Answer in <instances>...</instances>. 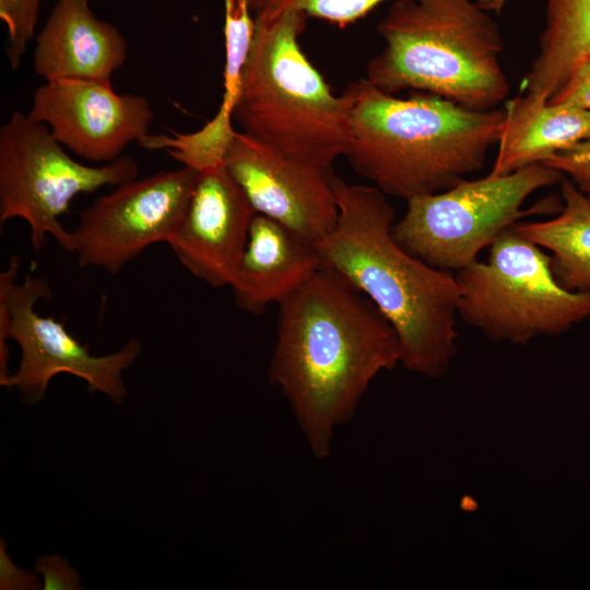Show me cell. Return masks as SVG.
I'll use <instances>...</instances> for the list:
<instances>
[{
    "instance_id": "1",
    "label": "cell",
    "mask_w": 590,
    "mask_h": 590,
    "mask_svg": "<svg viewBox=\"0 0 590 590\" xmlns=\"http://www.w3.org/2000/svg\"><path fill=\"white\" fill-rule=\"evenodd\" d=\"M271 381L287 399L312 455H330L371 380L400 363L397 333L350 282L321 267L279 304Z\"/></svg>"
},
{
    "instance_id": "2",
    "label": "cell",
    "mask_w": 590,
    "mask_h": 590,
    "mask_svg": "<svg viewBox=\"0 0 590 590\" xmlns=\"http://www.w3.org/2000/svg\"><path fill=\"white\" fill-rule=\"evenodd\" d=\"M338 221L316 249L329 268L364 294L394 329L400 363L437 378L457 352L460 290L449 271L406 251L394 238L396 212L375 186L334 176Z\"/></svg>"
},
{
    "instance_id": "3",
    "label": "cell",
    "mask_w": 590,
    "mask_h": 590,
    "mask_svg": "<svg viewBox=\"0 0 590 590\" xmlns=\"http://www.w3.org/2000/svg\"><path fill=\"white\" fill-rule=\"evenodd\" d=\"M351 85L344 156L386 196L409 201L445 191L482 169L499 140L503 109H471L425 93L401 98L365 79Z\"/></svg>"
},
{
    "instance_id": "4",
    "label": "cell",
    "mask_w": 590,
    "mask_h": 590,
    "mask_svg": "<svg viewBox=\"0 0 590 590\" xmlns=\"http://www.w3.org/2000/svg\"><path fill=\"white\" fill-rule=\"evenodd\" d=\"M377 31L385 47L365 80L381 91L412 90L476 110L506 101L502 34L475 0H394Z\"/></svg>"
},
{
    "instance_id": "5",
    "label": "cell",
    "mask_w": 590,
    "mask_h": 590,
    "mask_svg": "<svg viewBox=\"0 0 590 590\" xmlns=\"http://www.w3.org/2000/svg\"><path fill=\"white\" fill-rule=\"evenodd\" d=\"M306 19L296 11L255 19L232 119L281 154L332 167L351 142L354 91L335 95L307 58L298 42Z\"/></svg>"
},
{
    "instance_id": "6",
    "label": "cell",
    "mask_w": 590,
    "mask_h": 590,
    "mask_svg": "<svg viewBox=\"0 0 590 590\" xmlns=\"http://www.w3.org/2000/svg\"><path fill=\"white\" fill-rule=\"evenodd\" d=\"M455 276L458 316L494 341L523 344L560 334L590 317V291L560 286L551 256L514 226L489 246L485 262L475 260Z\"/></svg>"
},
{
    "instance_id": "7",
    "label": "cell",
    "mask_w": 590,
    "mask_h": 590,
    "mask_svg": "<svg viewBox=\"0 0 590 590\" xmlns=\"http://www.w3.org/2000/svg\"><path fill=\"white\" fill-rule=\"evenodd\" d=\"M563 178L560 172L536 163L506 175L463 179L445 191L406 201L392 233L406 251L427 264L459 271L534 212L536 206L522 209L532 193Z\"/></svg>"
},
{
    "instance_id": "8",
    "label": "cell",
    "mask_w": 590,
    "mask_h": 590,
    "mask_svg": "<svg viewBox=\"0 0 590 590\" xmlns=\"http://www.w3.org/2000/svg\"><path fill=\"white\" fill-rule=\"evenodd\" d=\"M138 163L120 156L101 166L74 161L49 128L13 111L0 127V223L24 220L32 247L40 251L51 236L73 252L71 232L59 221L80 193L117 187L137 178Z\"/></svg>"
},
{
    "instance_id": "9",
    "label": "cell",
    "mask_w": 590,
    "mask_h": 590,
    "mask_svg": "<svg viewBox=\"0 0 590 590\" xmlns=\"http://www.w3.org/2000/svg\"><path fill=\"white\" fill-rule=\"evenodd\" d=\"M20 266L21 259L14 256L0 274V295L8 303L11 318L9 340L21 350L16 371L0 386L17 388L23 401L33 404L44 398L52 377L67 373L85 380L90 393L99 391L121 403L127 394L122 371L141 354V343L132 339L113 354L92 355L62 322L35 310L38 300L51 297V287L45 278L32 274L19 283Z\"/></svg>"
},
{
    "instance_id": "10",
    "label": "cell",
    "mask_w": 590,
    "mask_h": 590,
    "mask_svg": "<svg viewBox=\"0 0 590 590\" xmlns=\"http://www.w3.org/2000/svg\"><path fill=\"white\" fill-rule=\"evenodd\" d=\"M198 174L182 166L134 178L81 210L71 232L79 266L115 275L149 246L167 243L187 211Z\"/></svg>"
},
{
    "instance_id": "11",
    "label": "cell",
    "mask_w": 590,
    "mask_h": 590,
    "mask_svg": "<svg viewBox=\"0 0 590 590\" xmlns=\"http://www.w3.org/2000/svg\"><path fill=\"white\" fill-rule=\"evenodd\" d=\"M224 165L256 213L316 245L334 228L339 209L332 167L292 158L236 131Z\"/></svg>"
},
{
    "instance_id": "12",
    "label": "cell",
    "mask_w": 590,
    "mask_h": 590,
    "mask_svg": "<svg viewBox=\"0 0 590 590\" xmlns=\"http://www.w3.org/2000/svg\"><path fill=\"white\" fill-rule=\"evenodd\" d=\"M27 115L75 155L102 164L149 135L154 116L145 96L120 95L111 84L75 80L37 87Z\"/></svg>"
},
{
    "instance_id": "13",
    "label": "cell",
    "mask_w": 590,
    "mask_h": 590,
    "mask_svg": "<svg viewBox=\"0 0 590 590\" xmlns=\"http://www.w3.org/2000/svg\"><path fill=\"white\" fill-rule=\"evenodd\" d=\"M256 212L225 165L198 174L187 211L167 240L179 263L213 288L229 286Z\"/></svg>"
},
{
    "instance_id": "14",
    "label": "cell",
    "mask_w": 590,
    "mask_h": 590,
    "mask_svg": "<svg viewBox=\"0 0 590 590\" xmlns=\"http://www.w3.org/2000/svg\"><path fill=\"white\" fill-rule=\"evenodd\" d=\"M128 44L111 23L99 20L88 0H57L36 37L35 73L46 82L111 84L127 60Z\"/></svg>"
},
{
    "instance_id": "15",
    "label": "cell",
    "mask_w": 590,
    "mask_h": 590,
    "mask_svg": "<svg viewBox=\"0 0 590 590\" xmlns=\"http://www.w3.org/2000/svg\"><path fill=\"white\" fill-rule=\"evenodd\" d=\"M320 268L314 244L256 213L229 287L239 308L260 314L288 297Z\"/></svg>"
},
{
    "instance_id": "16",
    "label": "cell",
    "mask_w": 590,
    "mask_h": 590,
    "mask_svg": "<svg viewBox=\"0 0 590 590\" xmlns=\"http://www.w3.org/2000/svg\"><path fill=\"white\" fill-rule=\"evenodd\" d=\"M503 127L491 173L506 175L543 163L590 140V110L520 93L505 101Z\"/></svg>"
},
{
    "instance_id": "17",
    "label": "cell",
    "mask_w": 590,
    "mask_h": 590,
    "mask_svg": "<svg viewBox=\"0 0 590 590\" xmlns=\"http://www.w3.org/2000/svg\"><path fill=\"white\" fill-rule=\"evenodd\" d=\"M590 59V0H546L539 50L521 93L548 102Z\"/></svg>"
},
{
    "instance_id": "18",
    "label": "cell",
    "mask_w": 590,
    "mask_h": 590,
    "mask_svg": "<svg viewBox=\"0 0 590 590\" xmlns=\"http://www.w3.org/2000/svg\"><path fill=\"white\" fill-rule=\"evenodd\" d=\"M563 205L557 216L517 223L524 239L552 252L551 267L560 286L573 292L590 291V199L568 178L560 181Z\"/></svg>"
},
{
    "instance_id": "19",
    "label": "cell",
    "mask_w": 590,
    "mask_h": 590,
    "mask_svg": "<svg viewBox=\"0 0 590 590\" xmlns=\"http://www.w3.org/2000/svg\"><path fill=\"white\" fill-rule=\"evenodd\" d=\"M387 0H247L252 16L296 11L344 27L366 16Z\"/></svg>"
},
{
    "instance_id": "20",
    "label": "cell",
    "mask_w": 590,
    "mask_h": 590,
    "mask_svg": "<svg viewBox=\"0 0 590 590\" xmlns=\"http://www.w3.org/2000/svg\"><path fill=\"white\" fill-rule=\"evenodd\" d=\"M42 0H0V19L9 36L7 49L10 68L20 67L27 43L33 38Z\"/></svg>"
},
{
    "instance_id": "21",
    "label": "cell",
    "mask_w": 590,
    "mask_h": 590,
    "mask_svg": "<svg viewBox=\"0 0 590 590\" xmlns=\"http://www.w3.org/2000/svg\"><path fill=\"white\" fill-rule=\"evenodd\" d=\"M543 163L567 176L590 199V140L562 150Z\"/></svg>"
},
{
    "instance_id": "22",
    "label": "cell",
    "mask_w": 590,
    "mask_h": 590,
    "mask_svg": "<svg viewBox=\"0 0 590 590\" xmlns=\"http://www.w3.org/2000/svg\"><path fill=\"white\" fill-rule=\"evenodd\" d=\"M35 569L44 576L45 590H76L82 589L80 576L68 562L60 556L49 555L39 558Z\"/></svg>"
},
{
    "instance_id": "23",
    "label": "cell",
    "mask_w": 590,
    "mask_h": 590,
    "mask_svg": "<svg viewBox=\"0 0 590 590\" xmlns=\"http://www.w3.org/2000/svg\"><path fill=\"white\" fill-rule=\"evenodd\" d=\"M590 110V59L579 67L548 101Z\"/></svg>"
},
{
    "instance_id": "24",
    "label": "cell",
    "mask_w": 590,
    "mask_h": 590,
    "mask_svg": "<svg viewBox=\"0 0 590 590\" xmlns=\"http://www.w3.org/2000/svg\"><path fill=\"white\" fill-rule=\"evenodd\" d=\"M38 585L35 575L15 567L3 550L1 543V589H34Z\"/></svg>"
},
{
    "instance_id": "25",
    "label": "cell",
    "mask_w": 590,
    "mask_h": 590,
    "mask_svg": "<svg viewBox=\"0 0 590 590\" xmlns=\"http://www.w3.org/2000/svg\"><path fill=\"white\" fill-rule=\"evenodd\" d=\"M476 3L489 13H500L512 0H475Z\"/></svg>"
}]
</instances>
